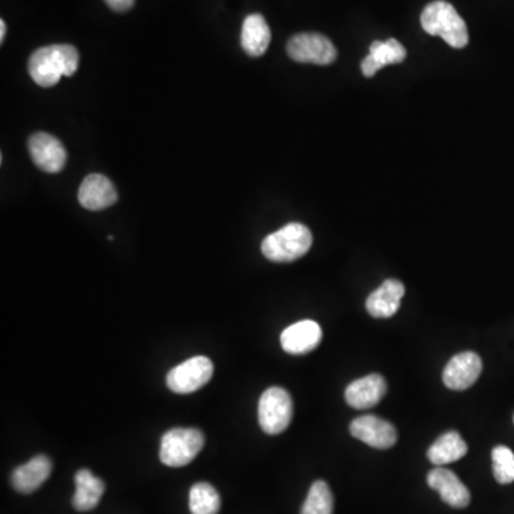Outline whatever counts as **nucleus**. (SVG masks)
Here are the masks:
<instances>
[{
    "instance_id": "f257e3e1",
    "label": "nucleus",
    "mask_w": 514,
    "mask_h": 514,
    "mask_svg": "<svg viewBox=\"0 0 514 514\" xmlns=\"http://www.w3.org/2000/svg\"><path fill=\"white\" fill-rule=\"evenodd\" d=\"M79 52L72 45L40 47L30 56L27 70L35 84L52 87L64 76H72L79 67Z\"/></svg>"
},
{
    "instance_id": "f03ea898",
    "label": "nucleus",
    "mask_w": 514,
    "mask_h": 514,
    "mask_svg": "<svg viewBox=\"0 0 514 514\" xmlns=\"http://www.w3.org/2000/svg\"><path fill=\"white\" fill-rule=\"evenodd\" d=\"M421 27L431 36H440L448 46L455 49L468 46L469 32L453 5L445 0H436L425 7L420 17Z\"/></svg>"
},
{
    "instance_id": "7ed1b4c3",
    "label": "nucleus",
    "mask_w": 514,
    "mask_h": 514,
    "mask_svg": "<svg viewBox=\"0 0 514 514\" xmlns=\"http://www.w3.org/2000/svg\"><path fill=\"white\" fill-rule=\"evenodd\" d=\"M312 243V232L307 226L289 223L263 240L262 253L266 259L272 262H295L308 252Z\"/></svg>"
},
{
    "instance_id": "20e7f679",
    "label": "nucleus",
    "mask_w": 514,
    "mask_h": 514,
    "mask_svg": "<svg viewBox=\"0 0 514 514\" xmlns=\"http://www.w3.org/2000/svg\"><path fill=\"white\" fill-rule=\"evenodd\" d=\"M205 445V436L197 428H172L160 443V460L169 468H183L195 460Z\"/></svg>"
},
{
    "instance_id": "39448f33",
    "label": "nucleus",
    "mask_w": 514,
    "mask_h": 514,
    "mask_svg": "<svg viewBox=\"0 0 514 514\" xmlns=\"http://www.w3.org/2000/svg\"><path fill=\"white\" fill-rule=\"evenodd\" d=\"M293 418L292 396L283 388H269L259 402L260 428L267 435H280Z\"/></svg>"
},
{
    "instance_id": "423d86ee",
    "label": "nucleus",
    "mask_w": 514,
    "mask_h": 514,
    "mask_svg": "<svg viewBox=\"0 0 514 514\" xmlns=\"http://www.w3.org/2000/svg\"><path fill=\"white\" fill-rule=\"evenodd\" d=\"M213 363L206 356H195L170 370L166 378L167 388L179 395L197 392L210 382Z\"/></svg>"
},
{
    "instance_id": "0eeeda50",
    "label": "nucleus",
    "mask_w": 514,
    "mask_h": 514,
    "mask_svg": "<svg viewBox=\"0 0 514 514\" xmlns=\"http://www.w3.org/2000/svg\"><path fill=\"white\" fill-rule=\"evenodd\" d=\"M287 55L299 64L330 65L338 57L335 45L320 34L295 35L287 44Z\"/></svg>"
},
{
    "instance_id": "6e6552de",
    "label": "nucleus",
    "mask_w": 514,
    "mask_h": 514,
    "mask_svg": "<svg viewBox=\"0 0 514 514\" xmlns=\"http://www.w3.org/2000/svg\"><path fill=\"white\" fill-rule=\"evenodd\" d=\"M30 157L40 170L47 173H59L66 165V149L56 137L49 133H35L30 136Z\"/></svg>"
},
{
    "instance_id": "1a4fd4ad",
    "label": "nucleus",
    "mask_w": 514,
    "mask_h": 514,
    "mask_svg": "<svg viewBox=\"0 0 514 514\" xmlns=\"http://www.w3.org/2000/svg\"><path fill=\"white\" fill-rule=\"evenodd\" d=\"M350 433L353 438L362 440L370 448H382V450L393 448L398 441L395 426L378 416L366 415L355 418L350 423Z\"/></svg>"
},
{
    "instance_id": "9d476101",
    "label": "nucleus",
    "mask_w": 514,
    "mask_h": 514,
    "mask_svg": "<svg viewBox=\"0 0 514 514\" xmlns=\"http://www.w3.org/2000/svg\"><path fill=\"white\" fill-rule=\"evenodd\" d=\"M483 370L480 356L463 352L450 358L443 372V382L451 390H466L478 382Z\"/></svg>"
},
{
    "instance_id": "9b49d317",
    "label": "nucleus",
    "mask_w": 514,
    "mask_h": 514,
    "mask_svg": "<svg viewBox=\"0 0 514 514\" xmlns=\"http://www.w3.org/2000/svg\"><path fill=\"white\" fill-rule=\"evenodd\" d=\"M388 392V385L383 376L368 375L358 378L346 388V402L358 410L375 408Z\"/></svg>"
},
{
    "instance_id": "f8f14e48",
    "label": "nucleus",
    "mask_w": 514,
    "mask_h": 514,
    "mask_svg": "<svg viewBox=\"0 0 514 514\" xmlns=\"http://www.w3.org/2000/svg\"><path fill=\"white\" fill-rule=\"evenodd\" d=\"M428 485L438 491L441 500L455 509L468 508L470 491L461 483L460 479L448 469H433L428 475Z\"/></svg>"
},
{
    "instance_id": "ddd939ff",
    "label": "nucleus",
    "mask_w": 514,
    "mask_h": 514,
    "mask_svg": "<svg viewBox=\"0 0 514 514\" xmlns=\"http://www.w3.org/2000/svg\"><path fill=\"white\" fill-rule=\"evenodd\" d=\"M322 340V328L313 320H300L283 330L280 336L283 350L290 355H306Z\"/></svg>"
},
{
    "instance_id": "4468645a",
    "label": "nucleus",
    "mask_w": 514,
    "mask_h": 514,
    "mask_svg": "<svg viewBox=\"0 0 514 514\" xmlns=\"http://www.w3.org/2000/svg\"><path fill=\"white\" fill-rule=\"evenodd\" d=\"M77 199L85 209H106L116 203V187L113 186V183L106 176L94 173L80 185Z\"/></svg>"
},
{
    "instance_id": "2eb2a0df",
    "label": "nucleus",
    "mask_w": 514,
    "mask_h": 514,
    "mask_svg": "<svg viewBox=\"0 0 514 514\" xmlns=\"http://www.w3.org/2000/svg\"><path fill=\"white\" fill-rule=\"evenodd\" d=\"M403 296H405V285L402 282L396 279L386 280L366 300L368 315L376 318L392 317L398 313Z\"/></svg>"
},
{
    "instance_id": "dca6fc26",
    "label": "nucleus",
    "mask_w": 514,
    "mask_h": 514,
    "mask_svg": "<svg viewBox=\"0 0 514 514\" xmlns=\"http://www.w3.org/2000/svg\"><path fill=\"white\" fill-rule=\"evenodd\" d=\"M406 49L398 40L388 39L386 42L376 40L370 45V54L362 62V72L366 77H372L378 70L388 65L402 64L406 59Z\"/></svg>"
},
{
    "instance_id": "f3484780",
    "label": "nucleus",
    "mask_w": 514,
    "mask_h": 514,
    "mask_svg": "<svg viewBox=\"0 0 514 514\" xmlns=\"http://www.w3.org/2000/svg\"><path fill=\"white\" fill-rule=\"evenodd\" d=\"M52 473V461L46 456H36L19 466L12 475V485L19 493L29 495L44 485Z\"/></svg>"
},
{
    "instance_id": "a211bd4d",
    "label": "nucleus",
    "mask_w": 514,
    "mask_h": 514,
    "mask_svg": "<svg viewBox=\"0 0 514 514\" xmlns=\"http://www.w3.org/2000/svg\"><path fill=\"white\" fill-rule=\"evenodd\" d=\"M272 34L265 17L259 14L249 15L242 26V47L252 57L263 56L269 47Z\"/></svg>"
},
{
    "instance_id": "6ab92c4d",
    "label": "nucleus",
    "mask_w": 514,
    "mask_h": 514,
    "mask_svg": "<svg viewBox=\"0 0 514 514\" xmlns=\"http://www.w3.org/2000/svg\"><path fill=\"white\" fill-rule=\"evenodd\" d=\"M466 455H468V445L458 431H448L445 435H441L428 450V460L438 468L455 463Z\"/></svg>"
},
{
    "instance_id": "aec40b11",
    "label": "nucleus",
    "mask_w": 514,
    "mask_h": 514,
    "mask_svg": "<svg viewBox=\"0 0 514 514\" xmlns=\"http://www.w3.org/2000/svg\"><path fill=\"white\" fill-rule=\"evenodd\" d=\"M75 481L76 493L74 496V508L79 511H89L96 508L105 493V483L99 478H95L87 469L77 471Z\"/></svg>"
},
{
    "instance_id": "412c9836",
    "label": "nucleus",
    "mask_w": 514,
    "mask_h": 514,
    "mask_svg": "<svg viewBox=\"0 0 514 514\" xmlns=\"http://www.w3.org/2000/svg\"><path fill=\"white\" fill-rule=\"evenodd\" d=\"M189 508L192 514H217L220 496L209 483H197L190 490Z\"/></svg>"
},
{
    "instance_id": "4be33fe9",
    "label": "nucleus",
    "mask_w": 514,
    "mask_h": 514,
    "mask_svg": "<svg viewBox=\"0 0 514 514\" xmlns=\"http://www.w3.org/2000/svg\"><path fill=\"white\" fill-rule=\"evenodd\" d=\"M300 514H333V495L326 481L313 483Z\"/></svg>"
},
{
    "instance_id": "5701e85b",
    "label": "nucleus",
    "mask_w": 514,
    "mask_h": 514,
    "mask_svg": "<svg viewBox=\"0 0 514 514\" xmlns=\"http://www.w3.org/2000/svg\"><path fill=\"white\" fill-rule=\"evenodd\" d=\"M493 475L500 485L514 481V453L506 446H496L491 451Z\"/></svg>"
},
{
    "instance_id": "b1692460",
    "label": "nucleus",
    "mask_w": 514,
    "mask_h": 514,
    "mask_svg": "<svg viewBox=\"0 0 514 514\" xmlns=\"http://www.w3.org/2000/svg\"><path fill=\"white\" fill-rule=\"evenodd\" d=\"M105 2H106L107 6L112 7L116 12H125L135 4V0H105Z\"/></svg>"
},
{
    "instance_id": "393cba45",
    "label": "nucleus",
    "mask_w": 514,
    "mask_h": 514,
    "mask_svg": "<svg viewBox=\"0 0 514 514\" xmlns=\"http://www.w3.org/2000/svg\"><path fill=\"white\" fill-rule=\"evenodd\" d=\"M5 36H6V22L0 20V40L2 42H4Z\"/></svg>"
}]
</instances>
